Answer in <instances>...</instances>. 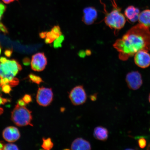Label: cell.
Here are the masks:
<instances>
[{"label":"cell","instance_id":"6da1fadb","mask_svg":"<svg viewBox=\"0 0 150 150\" xmlns=\"http://www.w3.org/2000/svg\"><path fill=\"white\" fill-rule=\"evenodd\" d=\"M119 52V57L126 61L140 50L150 51L149 28L139 23L131 28L122 38L113 45Z\"/></svg>","mask_w":150,"mask_h":150},{"label":"cell","instance_id":"7a4b0ae2","mask_svg":"<svg viewBox=\"0 0 150 150\" xmlns=\"http://www.w3.org/2000/svg\"><path fill=\"white\" fill-rule=\"evenodd\" d=\"M22 69L21 65L14 59H6L4 61L0 62V79L8 80L11 87L16 86L19 81L14 77Z\"/></svg>","mask_w":150,"mask_h":150},{"label":"cell","instance_id":"3957f363","mask_svg":"<svg viewBox=\"0 0 150 150\" xmlns=\"http://www.w3.org/2000/svg\"><path fill=\"white\" fill-rule=\"evenodd\" d=\"M112 4L113 8L111 12H106L104 21L110 29L117 31L124 27L126 20L124 15L121 12V8L116 4L115 0Z\"/></svg>","mask_w":150,"mask_h":150},{"label":"cell","instance_id":"277c9868","mask_svg":"<svg viewBox=\"0 0 150 150\" xmlns=\"http://www.w3.org/2000/svg\"><path fill=\"white\" fill-rule=\"evenodd\" d=\"M11 119L18 126H33L31 123L33 119L31 112L25 106H20L17 104L12 112Z\"/></svg>","mask_w":150,"mask_h":150},{"label":"cell","instance_id":"5b68a950","mask_svg":"<svg viewBox=\"0 0 150 150\" xmlns=\"http://www.w3.org/2000/svg\"><path fill=\"white\" fill-rule=\"evenodd\" d=\"M69 98L74 105L84 104L87 100V95L83 86L79 85L73 88L69 94Z\"/></svg>","mask_w":150,"mask_h":150},{"label":"cell","instance_id":"8992f818","mask_svg":"<svg viewBox=\"0 0 150 150\" xmlns=\"http://www.w3.org/2000/svg\"><path fill=\"white\" fill-rule=\"evenodd\" d=\"M54 93L51 88L41 87L38 91L36 100L39 105L47 106L51 104L53 100Z\"/></svg>","mask_w":150,"mask_h":150},{"label":"cell","instance_id":"52a82bcc","mask_svg":"<svg viewBox=\"0 0 150 150\" xmlns=\"http://www.w3.org/2000/svg\"><path fill=\"white\" fill-rule=\"evenodd\" d=\"M125 80L128 87L133 90L139 89L142 84V75L137 71L128 73L127 75Z\"/></svg>","mask_w":150,"mask_h":150},{"label":"cell","instance_id":"ba28073f","mask_svg":"<svg viewBox=\"0 0 150 150\" xmlns=\"http://www.w3.org/2000/svg\"><path fill=\"white\" fill-rule=\"evenodd\" d=\"M47 63V58L44 53L39 52L33 56L31 63L32 69L40 72L44 70Z\"/></svg>","mask_w":150,"mask_h":150},{"label":"cell","instance_id":"9c48e42d","mask_svg":"<svg viewBox=\"0 0 150 150\" xmlns=\"http://www.w3.org/2000/svg\"><path fill=\"white\" fill-rule=\"evenodd\" d=\"M145 50H140L134 55V62L138 67L142 69L149 67L150 65V54Z\"/></svg>","mask_w":150,"mask_h":150},{"label":"cell","instance_id":"30bf717a","mask_svg":"<svg viewBox=\"0 0 150 150\" xmlns=\"http://www.w3.org/2000/svg\"><path fill=\"white\" fill-rule=\"evenodd\" d=\"M83 13L82 21L87 25H91L93 23L98 16L96 9L93 7H88L84 8Z\"/></svg>","mask_w":150,"mask_h":150},{"label":"cell","instance_id":"8fae6325","mask_svg":"<svg viewBox=\"0 0 150 150\" xmlns=\"http://www.w3.org/2000/svg\"><path fill=\"white\" fill-rule=\"evenodd\" d=\"M3 137L5 140L9 142H16L20 138V134L16 127L11 126L6 127L3 133Z\"/></svg>","mask_w":150,"mask_h":150},{"label":"cell","instance_id":"7c38bea8","mask_svg":"<svg viewBox=\"0 0 150 150\" xmlns=\"http://www.w3.org/2000/svg\"><path fill=\"white\" fill-rule=\"evenodd\" d=\"M71 149L76 150H91V144L87 140L81 138L74 139L71 146Z\"/></svg>","mask_w":150,"mask_h":150},{"label":"cell","instance_id":"4fadbf2b","mask_svg":"<svg viewBox=\"0 0 150 150\" xmlns=\"http://www.w3.org/2000/svg\"><path fill=\"white\" fill-rule=\"evenodd\" d=\"M140 13L139 9L132 5L127 7L125 11V16L132 23L138 21Z\"/></svg>","mask_w":150,"mask_h":150},{"label":"cell","instance_id":"5bb4252c","mask_svg":"<svg viewBox=\"0 0 150 150\" xmlns=\"http://www.w3.org/2000/svg\"><path fill=\"white\" fill-rule=\"evenodd\" d=\"M93 136L96 139L105 141L107 140L108 136V129L102 126L96 127L94 130Z\"/></svg>","mask_w":150,"mask_h":150},{"label":"cell","instance_id":"9a60e30c","mask_svg":"<svg viewBox=\"0 0 150 150\" xmlns=\"http://www.w3.org/2000/svg\"><path fill=\"white\" fill-rule=\"evenodd\" d=\"M138 21L139 24L150 28V9H146L140 13Z\"/></svg>","mask_w":150,"mask_h":150},{"label":"cell","instance_id":"2e32d148","mask_svg":"<svg viewBox=\"0 0 150 150\" xmlns=\"http://www.w3.org/2000/svg\"><path fill=\"white\" fill-rule=\"evenodd\" d=\"M42 140L43 143L42 147L44 149L50 150L53 147L54 144L50 138H43Z\"/></svg>","mask_w":150,"mask_h":150},{"label":"cell","instance_id":"e0dca14e","mask_svg":"<svg viewBox=\"0 0 150 150\" xmlns=\"http://www.w3.org/2000/svg\"><path fill=\"white\" fill-rule=\"evenodd\" d=\"M64 40V36L62 35L56 39L54 41L53 47L55 49L61 48L62 47V44Z\"/></svg>","mask_w":150,"mask_h":150},{"label":"cell","instance_id":"ac0fdd59","mask_svg":"<svg viewBox=\"0 0 150 150\" xmlns=\"http://www.w3.org/2000/svg\"><path fill=\"white\" fill-rule=\"evenodd\" d=\"M29 78L31 81L34 83L39 84L43 82L42 78L40 76H37L36 75L31 74L29 75Z\"/></svg>","mask_w":150,"mask_h":150},{"label":"cell","instance_id":"d6986e66","mask_svg":"<svg viewBox=\"0 0 150 150\" xmlns=\"http://www.w3.org/2000/svg\"><path fill=\"white\" fill-rule=\"evenodd\" d=\"M3 150H18L17 146L12 144H7L5 145L4 147Z\"/></svg>","mask_w":150,"mask_h":150},{"label":"cell","instance_id":"ffe728a7","mask_svg":"<svg viewBox=\"0 0 150 150\" xmlns=\"http://www.w3.org/2000/svg\"><path fill=\"white\" fill-rule=\"evenodd\" d=\"M139 145L141 149H144L146 145V141L145 138H141L138 140Z\"/></svg>","mask_w":150,"mask_h":150},{"label":"cell","instance_id":"44dd1931","mask_svg":"<svg viewBox=\"0 0 150 150\" xmlns=\"http://www.w3.org/2000/svg\"><path fill=\"white\" fill-rule=\"evenodd\" d=\"M51 30L59 35H62L61 28L59 25L54 26L52 28Z\"/></svg>","mask_w":150,"mask_h":150},{"label":"cell","instance_id":"7402d4cb","mask_svg":"<svg viewBox=\"0 0 150 150\" xmlns=\"http://www.w3.org/2000/svg\"><path fill=\"white\" fill-rule=\"evenodd\" d=\"M6 7L3 3L0 2V20H1L3 15L5 12Z\"/></svg>","mask_w":150,"mask_h":150},{"label":"cell","instance_id":"603a6c76","mask_svg":"<svg viewBox=\"0 0 150 150\" xmlns=\"http://www.w3.org/2000/svg\"><path fill=\"white\" fill-rule=\"evenodd\" d=\"M1 87L3 92L5 93H8L11 91V87L8 84H5Z\"/></svg>","mask_w":150,"mask_h":150},{"label":"cell","instance_id":"cb8c5ba5","mask_svg":"<svg viewBox=\"0 0 150 150\" xmlns=\"http://www.w3.org/2000/svg\"><path fill=\"white\" fill-rule=\"evenodd\" d=\"M8 101V99L3 98L0 96V106L1 105H3ZM3 110L2 108L0 107V114L3 113Z\"/></svg>","mask_w":150,"mask_h":150},{"label":"cell","instance_id":"d4e9b609","mask_svg":"<svg viewBox=\"0 0 150 150\" xmlns=\"http://www.w3.org/2000/svg\"><path fill=\"white\" fill-rule=\"evenodd\" d=\"M23 100L25 102L26 104H28L31 102L32 101V98L29 95H25L23 97Z\"/></svg>","mask_w":150,"mask_h":150},{"label":"cell","instance_id":"484cf974","mask_svg":"<svg viewBox=\"0 0 150 150\" xmlns=\"http://www.w3.org/2000/svg\"><path fill=\"white\" fill-rule=\"evenodd\" d=\"M0 30L5 33H8V31L6 28L1 22H0Z\"/></svg>","mask_w":150,"mask_h":150},{"label":"cell","instance_id":"4316f807","mask_svg":"<svg viewBox=\"0 0 150 150\" xmlns=\"http://www.w3.org/2000/svg\"><path fill=\"white\" fill-rule=\"evenodd\" d=\"M12 50H6L5 52V55L8 57H10L12 55Z\"/></svg>","mask_w":150,"mask_h":150},{"label":"cell","instance_id":"83f0119b","mask_svg":"<svg viewBox=\"0 0 150 150\" xmlns=\"http://www.w3.org/2000/svg\"><path fill=\"white\" fill-rule=\"evenodd\" d=\"M78 55L80 56V57L84 58L85 57L86 55V52L83 50H80V51L79 52Z\"/></svg>","mask_w":150,"mask_h":150},{"label":"cell","instance_id":"f1b7e54d","mask_svg":"<svg viewBox=\"0 0 150 150\" xmlns=\"http://www.w3.org/2000/svg\"><path fill=\"white\" fill-rule=\"evenodd\" d=\"M46 32H43L39 34V36L42 39L45 38L46 36Z\"/></svg>","mask_w":150,"mask_h":150},{"label":"cell","instance_id":"f546056e","mask_svg":"<svg viewBox=\"0 0 150 150\" xmlns=\"http://www.w3.org/2000/svg\"><path fill=\"white\" fill-rule=\"evenodd\" d=\"M18 104L20 106H25L26 104L23 100V99H21V100H20L18 101Z\"/></svg>","mask_w":150,"mask_h":150},{"label":"cell","instance_id":"4dcf8cb0","mask_svg":"<svg viewBox=\"0 0 150 150\" xmlns=\"http://www.w3.org/2000/svg\"><path fill=\"white\" fill-rule=\"evenodd\" d=\"M90 98L92 101H95L96 100L97 98V94H94L91 95L90 96Z\"/></svg>","mask_w":150,"mask_h":150},{"label":"cell","instance_id":"1f68e13d","mask_svg":"<svg viewBox=\"0 0 150 150\" xmlns=\"http://www.w3.org/2000/svg\"><path fill=\"white\" fill-rule=\"evenodd\" d=\"M17 1V0H2L4 3L6 4H9L15 1Z\"/></svg>","mask_w":150,"mask_h":150},{"label":"cell","instance_id":"d6a6232c","mask_svg":"<svg viewBox=\"0 0 150 150\" xmlns=\"http://www.w3.org/2000/svg\"><path fill=\"white\" fill-rule=\"evenodd\" d=\"M86 55L87 56H90L91 55V50H86L85 51Z\"/></svg>","mask_w":150,"mask_h":150},{"label":"cell","instance_id":"836d02e7","mask_svg":"<svg viewBox=\"0 0 150 150\" xmlns=\"http://www.w3.org/2000/svg\"><path fill=\"white\" fill-rule=\"evenodd\" d=\"M28 59H25V60L23 61V63L24 64L28 65L29 64V61H28Z\"/></svg>","mask_w":150,"mask_h":150},{"label":"cell","instance_id":"e575fe53","mask_svg":"<svg viewBox=\"0 0 150 150\" xmlns=\"http://www.w3.org/2000/svg\"><path fill=\"white\" fill-rule=\"evenodd\" d=\"M4 146V144L0 142V150H3Z\"/></svg>","mask_w":150,"mask_h":150},{"label":"cell","instance_id":"d590c367","mask_svg":"<svg viewBox=\"0 0 150 150\" xmlns=\"http://www.w3.org/2000/svg\"><path fill=\"white\" fill-rule=\"evenodd\" d=\"M147 149H148V150H150V143L149 144V146H148V147H147Z\"/></svg>","mask_w":150,"mask_h":150},{"label":"cell","instance_id":"8d00e7d4","mask_svg":"<svg viewBox=\"0 0 150 150\" xmlns=\"http://www.w3.org/2000/svg\"><path fill=\"white\" fill-rule=\"evenodd\" d=\"M149 101L150 103V94H149Z\"/></svg>","mask_w":150,"mask_h":150},{"label":"cell","instance_id":"74e56055","mask_svg":"<svg viewBox=\"0 0 150 150\" xmlns=\"http://www.w3.org/2000/svg\"><path fill=\"white\" fill-rule=\"evenodd\" d=\"M1 47H0V54H1Z\"/></svg>","mask_w":150,"mask_h":150},{"label":"cell","instance_id":"f35d334b","mask_svg":"<svg viewBox=\"0 0 150 150\" xmlns=\"http://www.w3.org/2000/svg\"><path fill=\"white\" fill-rule=\"evenodd\" d=\"M149 130H150V129H149Z\"/></svg>","mask_w":150,"mask_h":150}]
</instances>
